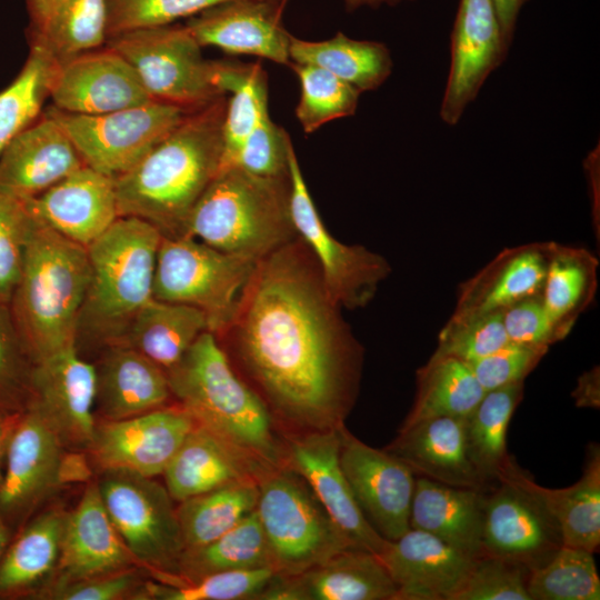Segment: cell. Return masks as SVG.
<instances>
[{
	"instance_id": "obj_55",
	"label": "cell",
	"mask_w": 600,
	"mask_h": 600,
	"mask_svg": "<svg viewBox=\"0 0 600 600\" xmlns=\"http://www.w3.org/2000/svg\"><path fill=\"white\" fill-rule=\"evenodd\" d=\"M138 574L131 569L67 583H54L50 591L37 592V598L56 600H116L133 596Z\"/></svg>"
},
{
	"instance_id": "obj_13",
	"label": "cell",
	"mask_w": 600,
	"mask_h": 600,
	"mask_svg": "<svg viewBox=\"0 0 600 600\" xmlns=\"http://www.w3.org/2000/svg\"><path fill=\"white\" fill-rule=\"evenodd\" d=\"M481 543V554L532 570L553 557L562 539L554 519L533 494L499 477L483 491Z\"/></svg>"
},
{
	"instance_id": "obj_53",
	"label": "cell",
	"mask_w": 600,
	"mask_h": 600,
	"mask_svg": "<svg viewBox=\"0 0 600 600\" xmlns=\"http://www.w3.org/2000/svg\"><path fill=\"white\" fill-rule=\"evenodd\" d=\"M548 351L549 347L546 346L508 342L468 364L484 391H489L524 381Z\"/></svg>"
},
{
	"instance_id": "obj_5",
	"label": "cell",
	"mask_w": 600,
	"mask_h": 600,
	"mask_svg": "<svg viewBox=\"0 0 600 600\" xmlns=\"http://www.w3.org/2000/svg\"><path fill=\"white\" fill-rule=\"evenodd\" d=\"M226 253L263 259L298 234L290 211V178L238 167L219 170L194 206L186 234Z\"/></svg>"
},
{
	"instance_id": "obj_25",
	"label": "cell",
	"mask_w": 600,
	"mask_h": 600,
	"mask_svg": "<svg viewBox=\"0 0 600 600\" xmlns=\"http://www.w3.org/2000/svg\"><path fill=\"white\" fill-rule=\"evenodd\" d=\"M82 166L73 142L47 111L20 131L0 154V187L30 199Z\"/></svg>"
},
{
	"instance_id": "obj_15",
	"label": "cell",
	"mask_w": 600,
	"mask_h": 600,
	"mask_svg": "<svg viewBox=\"0 0 600 600\" xmlns=\"http://www.w3.org/2000/svg\"><path fill=\"white\" fill-rule=\"evenodd\" d=\"M340 437V463L362 514L382 538L398 539L410 529L416 474L394 454L356 438L344 424Z\"/></svg>"
},
{
	"instance_id": "obj_62",
	"label": "cell",
	"mask_w": 600,
	"mask_h": 600,
	"mask_svg": "<svg viewBox=\"0 0 600 600\" xmlns=\"http://www.w3.org/2000/svg\"><path fill=\"white\" fill-rule=\"evenodd\" d=\"M287 1H288V0H281V2H280L281 8H284Z\"/></svg>"
},
{
	"instance_id": "obj_44",
	"label": "cell",
	"mask_w": 600,
	"mask_h": 600,
	"mask_svg": "<svg viewBox=\"0 0 600 600\" xmlns=\"http://www.w3.org/2000/svg\"><path fill=\"white\" fill-rule=\"evenodd\" d=\"M300 81L296 116L306 133L354 114L361 92L330 72L310 64L290 62Z\"/></svg>"
},
{
	"instance_id": "obj_46",
	"label": "cell",
	"mask_w": 600,
	"mask_h": 600,
	"mask_svg": "<svg viewBox=\"0 0 600 600\" xmlns=\"http://www.w3.org/2000/svg\"><path fill=\"white\" fill-rule=\"evenodd\" d=\"M34 366L9 307H0V418L18 417L29 408Z\"/></svg>"
},
{
	"instance_id": "obj_7",
	"label": "cell",
	"mask_w": 600,
	"mask_h": 600,
	"mask_svg": "<svg viewBox=\"0 0 600 600\" xmlns=\"http://www.w3.org/2000/svg\"><path fill=\"white\" fill-rule=\"evenodd\" d=\"M258 488L256 511L274 573L297 576L354 548L308 483L287 464L267 470Z\"/></svg>"
},
{
	"instance_id": "obj_33",
	"label": "cell",
	"mask_w": 600,
	"mask_h": 600,
	"mask_svg": "<svg viewBox=\"0 0 600 600\" xmlns=\"http://www.w3.org/2000/svg\"><path fill=\"white\" fill-rule=\"evenodd\" d=\"M204 331H209L208 321L199 309L152 298L132 319L118 344L133 348L167 371Z\"/></svg>"
},
{
	"instance_id": "obj_8",
	"label": "cell",
	"mask_w": 600,
	"mask_h": 600,
	"mask_svg": "<svg viewBox=\"0 0 600 600\" xmlns=\"http://www.w3.org/2000/svg\"><path fill=\"white\" fill-rule=\"evenodd\" d=\"M257 263L192 237H162L152 297L199 309L218 337L232 322Z\"/></svg>"
},
{
	"instance_id": "obj_17",
	"label": "cell",
	"mask_w": 600,
	"mask_h": 600,
	"mask_svg": "<svg viewBox=\"0 0 600 600\" xmlns=\"http://www.w3.org/2000/svg\"><path fill=\"white\" fill-rule=\"evenodd\" d=\"M508 50L492 0H460L439 112L444 123L454 126L460 121L487 78L506 59Z\"/></svg>"
},
{
	"instance_id": "obj_23",
	"label": "cell",
	"mask_w": 600,
	"mask_h": 600,
	"mask_svg": "<svg viewBox=\"0 0 600 600\" xmlns=\"http://www.w3.org/2000/svg\"><path fill=\"white\" fill-rule=\"evenodd\" d=\"M28 206L37 220L86 248L120 217L114 179L86 164L28 199Z\"/></svg>"
},
{
	"instance_id": "obj_47",
	"label": "cell",
	"mask_w": 600,
	"mask_h": 600,
	"mask_svg": "<svg viewBox=\"0 0 600 600\" xmlns=\"http://www.w3.org/2000/svg\"><path fill=\"white\" fill-rule=\"evenodd\" d=\"M266 113H268L267 76L259 63H252L246 79L227 100L219 170L234 166L246 139Z\"/></svg>"
},
{
	"instance_id": "obj_12",
	"label": "cell",
	"mask_w": 600,
	"mask_h": 600,
	"mask_svg": "<svg viewBox=\"0 0 600 600\" xmlns=\"http://www.w3.org/2000/svg\"><path fill=\"white\" fill-rule=\"evenodd\" d=\"M288 167L292 221L318 264L329 298L349 310L366 307L390 274L389 262L363 246L342 243L329 232L307 188L292 143Z\"/></svg>"
},
{
	"instance_id": "obj_21",
	"label": "cell",
	"mask_w": 600,
	"mask_h": 600,
	"mask_svg": "<svg viewBox=\"0 0 600 600\" xmlns=\"http://www.w3.org/2000/svg\"><path fill=\"white\" fill-rule=\"evenodd\" d=\"M280 3L267 0H227L188 18L186 27L201 47L231 54H251L290 64L291 34L281 23Z\"/></svg>"
},
{
	"instance_id": "obj_36",
	"label": "cell",
	"mask_w": 600,
	"mask_h": 600,
	"mask_svg": "<svg viewBox=\"0 0 600 600\" xmlns=\"http://www.w3.org/2000/svg\"><path fill=\"white\" fill-rule=\"evenodd\" d=\"M416 396L400 428L436 417H467L486 393L470 366L457 358L432 353L417 370Z\"/></svg>"
},
{
	"instance_id": "obj_32",
	"label": "cell",
	"mask_w": 600,
	"mask_h": 600,
	"mask_svg": "<svg viewBox=\"0 0 600 600\" xmlns=\"http://www.w3.org/2000/svg\"><path fill=\"white\" fill-rule=\"evenodd\" d=\"M483 491L417 477L410 528L429 532L459 551L478 557L482 550Z\"/></svg>"
},
{
	"instance_id": "obj_20",
	"label": "cell",
	"mask_w": 600,
	"mask_h": 600,
	"mask_svg": "<svg viewBox=\"0 0 600 600\" xmlns=\"http://www.w3.org/2000/svg\"><path fill=\"white\" fill-rule=\"evenodd\" d=\"M49 97L60 111L88 116L152 100L130 63L109 47L56 60Z\"/></svg>"
},
{
	"instance_id": "obj_49",
	"label": "cell",
	"mask_w": 600,
	"mask_h": 600,
	"mask_svg": "<svg viewBox=\"0 0 600 600\" xmlns=\"http://www.w3.org/2000/svg\"><path fill=\"white\" fill-rule=\"evenodd\" d=\"M508 342L502 311L450 317L439 332L433 353L470 363L492 353Z\"/></svg>"
},
{
	"instance_id": "obj_56",
	"label": "cell",
	"mask_w": 600,
	"mask_h": 600,
	"mask_svg": "<svg viewBox=\"0 0 600 600\" xmlns=\"http://www.w3.org/2000/svg\"><path fill=\"white\" fill-rule=\"evenodd\" d=\"M529 0H492L502 37L510 47L519 12Z\"/></svg>"
},
{
	"instance_id": "obj_51",
	"label": "cell",
	"mask_w": 600,
	"mask_h": 600,
	"mask_svg": "<svg viewBox=\"0 0 600 600\" xmlns=\"http://www.w3.org/2000/svg\"><path fill=\"white\" fill-rule=\"evenodd\" d=\"M529 572L521 564L480 554L453 600H531L527 589Z\"/></svg>"
},
{
	"instance_id": "obj_52",
	"label": "cell",
	"mask_w": 600,
	"mask_h": 600,
	"mask_svg": "<svg viewBox=\"0 0 600 600\" xmlns=\"http://www.w3.org/2000/svg\"><path fill=\"white\" fill-rule=\"evenodd\" d=\"M291 143L288 132L276 124L268 112L246 139L233 167L259 176H287Z\"/></svg>"
},
{
	"instance_id": "obj_2",
	"label": "cell",
	"mask_w": 600,
	"mask_h": 600,
	"mask_svg": "<svg viewBox=\"0 0 600 600\" xmlns=\"http://www.w3.org/2000/svg\"><path fill=\"white\" fill-rule=\"evenodd\" d=\"M226 94L190 111L133 168L114 179L120 217H136L162 237L186 234L190 214L217 174Z\"/></svg>"
},
{
	"instance_id": "obj_3",
	"label": "cell",
	"mask_w": 600,
	"mask_h": 600,
	"mask_svg": "<svg viewBox=\"0 0 600 600\" xmlns=\"http://www.w3.org/2000/svg\"><path fill=\"white\" fill-rule=\"evenodd\" d=\"M90 278L87 248L36 219L9 311L36 363L77 346Z\"/></svg>"
},
{
	"instance_id": "obj_9",
	"label": "cell",
	"mask_w": 600,
	"mask_h": 600,
	"mask_svg": "<svg viewBox=\"0 0 600 600\" xmlns=\"http://www.w3.org/2000/svg\"><path fill=\"white\" fill-rule=\"evenodd\" d=\"M107 41L134 69L152 100L193 111L223 96L213 81L214 61L204 59L186 24L133 30Z\"/></svg>"
},
{
	"instance_id": "obj_26",
	"label": "cell",
	"mask_w": 600,
	"mask_h": 600,
	"mask_svg": "<svg viewBox=\"0 0 600 600\" xmlns=\"http://www.w3.org/2000/svg\"><path fill=\"white\" fill-rule=\"evenodd\" d=\"M134 561L107 513L98 484L89 486L66 516L56 583L116 573Z\"/></svg>"
},
{
	"instance_id": "obj_11",
	"label": "cell",
	"mask_w": 600,
	"mask_h": 600,
	"mask_svg": "<svg viewBox=\"0 0 600 600\" xmlns=\"http://www.w3.org/2000/svg\"><path fill=\"white\" fill-rule=\"evenodd\" d=\"M48 112L61 124L86 166L116 179L133 168L190 111L150 100L102 114H74L54 107Z\"/></svg>"
},
{
	"instance_id": "obj_28",
	"label": "cell",
	"mask_w": 600,
	"mask_h": 600,
	"mask_svg": "<svg viewBox=\"0 0 600 600\" xmlns=\"http://www.w3.org/2000/svg\"><path fill=\"white\" fill-rule=\"evenodd\" d=\"M467 417H436L400 428L384 449L403 461L418 477L448 486L486 489L467 450Z\"/></svg>"
},
{
	"instance_id": "obj_34",
	"label": "cell",
	"mask_w": 600,
	"mask_h": 600,
	"mask_svg": "<svg viewBox=\"0 0 600 600\" xmlns=\"http://www.w3.org/2000/svg\"><path fill=\"white\" fill-rule=\"evenodd\" d=\"M289 56L291 62L321 68L361 93L379 88L393 67L384 43L356 40L342 32L323 41H308L291 34Z\"/></svg>"
},
{
	"instance_id": "obj_31",
	"label": "cell",
	"mask_w": 600,
	"mask_h": 600,
	"mask_svg": "<svg viewBox=\"0 0 600 600\" xmlns=\"http://www.w3.org/2000/svg\"><path fill=\"white\" fill-rule=\"evenodd\" d=\"M96 371V406L103 420L152 411L171 397L166 371L131 347L107 346Z\"/></svg>"
},
{
	"instance_id": "obj_40",
	"label": "cell",
	"mask_w": 600,
	"mask_h": 600,
	"mask_svg": "<svg viewBox=\"0 0 600 600\" xmlns=\"http://www.w3.org/2000/svg\"><path fill=\"white\" fill-rule=\"evenodd\" d=\"M261 568L271 569V562L266 537L254 510L216 540L183 550L177 576L166 577L163 582L194 580L221 571Z\"/></svg>"
},
{
	"instance_id": "obj_39",
	"label": "cell",
	"mask_w": 600,
	"mask_h": 600,
	"mask_svg": "<svg viewBox=\"0 0 600 600\" xmlns=\"http://www.w3.org/2000/svg\"><path fill=\"white\" fill-rule=\"evenodd\" d=\"M523 392L524 381L486 391L466 418L468 456L488 484L497 482L499 471L510 457L507 452L508 428Z\"/></svg>"
},
{
	"instance_id": "obj_54",
	"label": "cell",
	"mask_w": 600,
	"mask_h": 600,
	"mask_svg": "<svg viewBox=\"0 0 600 600\" xmlns=\"http://www.w3.org/2000/svg\"><path fill=\"white\" fill-rule=\"evenodd\" d=\"M509 342L549 347L569 332L557 324L543 307L541 296L529 298L502 311Z\"/></svg>"
},
{
	"instance_id": "obj_16",
	"label": "cell",
	"mask_w": 600,
	"mask_h": 600,
	"mask_svg": "<svg viewBox=\"0 0 600 600\" xmlns=\"http://www.w3.org/2000/svg\"><path fill=\"white\" fill-rule=\"evenodd\" d=\"M196 423L182 407L103 420L96 423L89 450L101 471L120 469L153 478L162 474Z\"/></svg>"
},
{
	"instance_id": "obj_59",
	"label": "cell",
	"mask_w": 600,
	"mask_h": 600,
	"mask_svg": "<svg viewBox=\"0 0 600 600\" xmlns=\"http://www.w3.org/2000/svg\"><path fill=\"white\" fill-rule=\"evenodd\" d=\"M19 417V416H18ZM18 417L0 418V487L3 481V461L6 460V452L8 442L16 424Z\"/></svg>"
},
{
	"instance_id": "obj_50",
	"label": "cell",
	"mask_w": 600,
	"mask_h": 600,
	"mask_svg": "<svg viewBox=\"0 0 600 600\" xmlns=\"http://www.w3.org/2000/svg\"><path fill=\"white\" fill-rule=\"evenodd\" d=\"M227 0H108V39L133 30L163 27Z\"/></svg>"
},
{
	"instance_id": "obj_41",
	"label": "cell",
	"mask_w": 600,
	"mask_h": 600,
	"mask_svg": "<svg viewBox=\"0 0 600 600\" xmlns=\"http://www.w3.org/2000/svg\"><path fill=\"white\" fill-rule=\"evenodd\" d=\"M107 40L108 0H60L32 32V42L57 61L99 49Z\"/></svg>"
},
{
	"instance_id": "obj_18",
	"label": "cell",
	"mask_w": 600,
	"mask_h": 600,
	"mask_svg": "<svg viewBox=\"0 0 600 600\" xmlns=\"http://www.w3.org/2000/svg\"><path fill=\"white\" fill-rule=\"evenodd\" d=\"M343 426V424H342ZM308 431L290 440L284 459L310 487L354 548L379 554L388 540L362 514L340 463V428Z\"/></svg>"
},
{
	"instance_id": "obj_57",
	"label": "cell",
	"mask_w": 600,
	"mask_h": 600,
	"mask_svg": "<svg viewBox=\"0 0 600 600\" xmlns=\"http://www.w3.org/2000/svg\"><path fill=\"white\" fill-rule=\"evenodd\" d=\"M579 407L599 408V370L592 369L583 373L572 393Z\"/></svg>"
},
{
	"instance_id": "obj_19",
	"label": "cell",
	"mask_w": 600,
	"mask_h": 600,
	"mask_svg": "<svg viewBox=\"0 0 600 600\" xmlns=\"http://www.w3.org/2000/svg\"><path fill=\"white\" fill-rule=\"evenodd\" d=\"M96 366L73 346L36 363L29 407L48 421L64 447L89 449L96 429Z\"/></svg>"
},
{
	"instance_id": "obj_60",
	"label": "cell",
	"mask_w": 600,
	"mask_h": 600,
	"mask_svg": "<svg viewBox=\"0 0 600 600\" xmlns=\"http://www.w3.org/2000/svg\"><path fill=\"white\" fill-rule=\"evenodd\" d=\"M342 1L346 4V8L349 11H352L360 7L367 6V7L376 8L381 4L394 6L397 3H400L402 1H408V0H342Z\"/></svg>"
},
{
	"instance_id": "obj_48",
	"label": "cell",
	"mask_w": 600,
	"mask_h": 600,
	"mask_svg": "<svg viewBox=\"0 0 600 600\" xmlns=\"http://www.w3.org/2000/svg\"><path fill=\"white\" fill-rule=\"evenodd\" d=\"M34 223L28 199L0 187V307H9Z\"/></svg>"
},
{
	"instance_id": "obj_14",
	"label": "cell",
	"mask_w": 600,
	"mask_h": 600,
	"mask_svg": "<svg viewBox=\"0 0 600 600\" xmlns=\"http://www.w3.org/2000/svg\"><path fill=\"white\" fill-rule=\"evenodd\" d=\"M63 448L57 432L34 408L18 417L0 487V511L12 533L62 481Z\"/></svg>"
},
{
	"instance_id": "obj_6",
	"label": "cell",
	"mask_w": 600,
	"mask_h": 600,
	"mask_svg": "<svg viewBox=\"0 0 600 600\" xmlns=\"http://www.w3.org/2000/svg\"><path fill=\"white\" fill-rule=\"evenodd\" d=\"M160 231L136 217H119L87 247L90 278L78 337L118 344L152 297Z\"/></svg>"
},
{
	"instance_id": "obj_1",
	"label": "cell",
	"mask_w": 600,
	"mask_h": 600,
	"mask_svg": "<svg viewBox=\"0 0 600 600\" xmlns=\"http://www.w3.org/2000/svg\"><path fill=\"white\" fill-rule=\"evenodd\" d=\"M340 309L297 237L258 261L232 322L217 338L226 339L270 412L308 431L338 428L362 364Z\"/></svg>"
},
{
	"instance_id": "obj_24",
	"label": "cell",
	"mask_w": 600,
	"mask_h": 600,
	"mask_svg": "<svg viewBox=\"0 0 600 600\" xmlns=\"http://www.w3.org/2000/svg\"><path fill=\"white\" fill-rule=\"evenodd\" d=\"M378 556L397 586V600H453L477 558L412 528Z\"/></svg>"
},
{
	"instance_id": "obj_10",
	"label": "cell",
	"mask_w": 600,
	"mask_h": 600,
	"mask_svg": "<svg viewBox=\"0 0 600 600\" xmlns=\"http://www.w3.org/2000/svg\"><path fill=\"white\" fill-rule=\"evenodd\" d=\"M107 513L136 561L174 577L184 550L177 509L166 487L136 472L107 469L97 482Z\"/></svg>"
},
{
	"instance_id": "obj_43",
	"label": "cell",
	"mask_w": 600,
	"mask_h": 600,
	"mask_svg": "<svg viewBox=\"0 0 600 600\" xmlns=\"http://www.w3.org/2000/svg\"><path fill=\"white\" fill-rule=\"evenodd\" d=\"M527 589L531 600H599L593 553L562 544L548 562L530 570Z\"/></svg>"
},
{
	"instance_id": "obj_27",
	"label": "cell",
	"mask_w": 600,
	"mask_h": 600,
	"mask_svg": "<svg viewBox=\"0 0 600 600\" xmlns=\"http://www.w3.org/2000/svg\"><path fill=\"white\" fill-rule=\"evenodd\" d=\"M549 254L550 242L503 249L460 284L451 317L503 311L517 302L541 296Z\"/></svg>"
},
{
	"instance_id": "obj_37",
	"label": "cell",
	"mask_w": 600,
	"mask_h": 600,
	"mask_svg": "<svg viewBox=\"0 0 600 600\" xmlns=\"http://www.w3.org/2000/svg\"><path fill=\"white\" fill-rule=\"evenodd\" d=\"M257 480L227 483L180 502L177 517L183 548L204 546L224 534L256 510Z\"/></svg>"
},
{
	"instance_id": "obj_42",
	"label": "cell",
	"mask_w": 600,
	"mask_h": 600,
	"mask_svg": "<svg viewBox=\"0 0 600 600\" xmlns=\"http://www.w3.org/2000/svg\"><path fill=\"white\" fill-rule=\"evenodd\" d=\"M54 63L56 59L46 48L32 42L23 68L0 91V154L20 131L39 118L49 97Z\"/></svg>"
},
{
	"instance_id": "obj_35",
	"label": "cell",
	"mask_w": 600,
	"mask_h": 600,
	"mask_svg": "<svg viewBox=\"0 0 600 600\" xmlns=\"http://www.w3.org/2000/svg\"><path fill=\"white\" fill-rule=\"evenodd\" d=\"M66 516L46 511L11 539L0 559V598L29 593L57 569Z\"/></svg>"
},
{
	"instance_id": "obj_45",
	"label": "cell",
	"mask_w": 600,
	"mask_h": 600,
	"mask_svg": "<svg viewBox=\"0 0 600 600\" xmlns=\"http://www.w3.org/2000/svg\"><path fill=\"white\" fill-rule=\"evenodd\" d=\"M270 568L221 571L194 580L146 583L134 599L250 600L256 599L273 576Z\"/></svg>"
},
{
	"instance_id": "obj_4",
	"label": "cell",
	"mask_w": 600,
	"mask_h": 600,
	"mask_svg": "<svg viewBox=\"0 0 600 600\" xmlns=\"http://www.w3.org/2000/svg\"><path fill=\"white\" fill-rule=\"evenodd\" d=\"M166 373L171 396L198 424L264 464L281 466L268 406L238 376L214 333H201Z\"/></svg>"
},
{
	"instance_id": "obj_22",
	"label": "cell",
	"mask_w": 600,
	"mask_h": 600,
	"mask_svg": "<svg viewBox=\"0 0 600 600\" xmlns=\"http://www.w3.org/2000/svg\"><path fill=\"white\" fill-rule=\"evenodd\" d=\"M397 586L378 554L350 548L297 576L276 573L262 600H397Z\"/></svg>"
},
{
	"instance_id": "obj_63",
	"label": "cell",
	"mask_w": 600,
	"mask_h": 600,
	"mask_svg": "<svg viewBox=\"0 0 600 600\" xmlns=\"http://www.w3.org/2000/svg\"><path fill=\"white\" fill-rule=\"evenodd\" d=\"M267 1H272V2H278V3L281 2V0H267ZM280 7H281V6H280ZM282 9H283V8H282Z\"/></svg>"
},
{
	"instance_id": "obj_58",
	"label": "cell",
	"mask_w": 600,
	"mask_h": 600,
	"mask_svg": "<svg viewBox=\"0 0 600 600\" xmlns=\"http://www.w3.org/2000/svg\"><path fill=\"white\" fill-rule=\"evenodd\" d=\"M60 0H28L31 31L40 29Z\"/></svg>"
},
{
	"instance_id": "obj_61",
	"label": "cell",
	"mask_w": 600,
	"mask_h": 600,
	"mask_svg": "<svg viewBox=\"0 0 600 600\" xmlns=\"http://www.w3.org/2000/svg\"><path fill=\"white\" fill-rule=\"evenodd\" d=\"M12 539V531L0 511V559Z\"/></svg>"
},
{
	"instance_id": "obj_30",
	"label": "cell",
	"mask_w": 600,
	"mask_h": 600,
	"mask_svg": "<svg viewBox=\"0 0 600 600\" xmlns=\"http://www.w3.org/2000/svg\"><path fill=\"white\" fill-rule=\"evenodd\" d=\"M504 477L533 494L554 519L562 544L594 553L600 544V449L591 444L580 479L563 489L538 484L509 457L497 479Z\"/></svg>"
},
{
	"instance_id": "obj_38",
	"label": "cell",
	"mask_w": 600,
	"mask_h": 600,
	"mask_svg": "<svg viewBox=\"0 0 600 600\" xmlns=\"http://www.w3.org/2000/svg\"><path fill=\"white\" fill-rule=\"evenodd\" d=\"M598 260L584 248L550 242L541 300L551 319L570 332L597 292Z\"/></svg>"
},
{
	"instance_id": "obj_29",
	"label": "cell",
	"mask_w": 600,
	"mask_h": 600,
	"mask_svg": "<svg viewBox=\"0 0 600 600\" xmlns=\"http://www.w3.org/2000/svg\"><path fill=\"white\" fill-rule=\"evenodd\" d=\"M270 468L196 423L162 474L171 498L181 502L230 482L258 481Z\"/></svg>"
}]
</instances>
